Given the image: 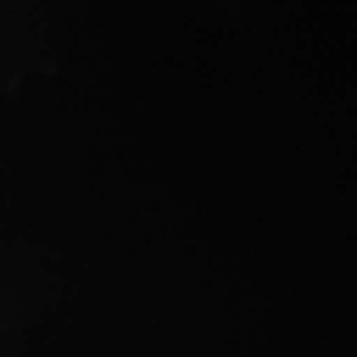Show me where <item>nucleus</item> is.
I'll list each match as a JSON object with an SVG mask.
<instances>
[]
</instances>
